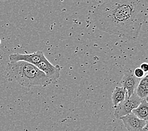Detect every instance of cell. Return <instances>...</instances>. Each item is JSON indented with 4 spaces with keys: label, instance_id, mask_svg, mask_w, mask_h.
Wrapping results in <instances>:
<instances>
[{
    "label": "cell",
    "instance_id": "6da1fadb",
    "mask_svg": "<svg viewBox=\"0 0 148 131\" xmlns=\"http://www.w3.org/2000/svg\"><path fill=\"white\" fill-rule=\"evenodd\" d=\"M147 0L105 1L93 12V22L98 29L120 37L135 40L147 20Z\"/></svg>",
    "mask_w": 148,
    "mask_h": 131
},
{
    "label": "cell",
    "instance_id": "7a4b0ae2",
    "mask_svg": "<svg viewBox=\"0 0 148 131\" xmlns=\"http://www.w3.org/2000/svg\"><path fill=\"white\" fill-rule=\"evenodd\" d=\"M5 77L8 81H15L20 85L27 88L34 86L45 87L52 83L36 66L23 61L9 62L6 68Z\"/></svg>",
    "mask_w": 148,
    "mask_h": 131
},
{
    "label": "cell",
    "instance_id": "3957f363",
    "mask_svg": "<svg viewBox=\"0 0 148 131\" xmlns=\"http://www.w3.org/2000/svg\"><path fill=\"white\" fill-rule=\"evenodd\" d=\"M140 99L134 92L130 97L126 94L124 100L116 106L114 116L116 119H121L123 117L130 114L134 109L136 108L141 102Z\"/></svg>",
    "mask_w": 148,
    "mask_h": 131
},
{
    "label": "cell",
    "instance_id": "277c9868",
    "mask_svg": "<svg viewBox=\"0 0 148 131\" xmlns=\"http://www.w3.org/2000/svg\"><path fill=\"white\" fill-rule=\"evenodd\" d=\"M36 67L45 74L51 82H55L59 78L61 68L59 66L52 65L45 56L37 64Z\"/></svg>",
    "mask_w": 148,
    "mask_h": 131
},
{
    "label": "cell",
    "instance_id": "5b68a950",
    "mask_svg": "<svg viewBox=\"0 0 148 131\" xmlns=\"http://www.w3.org/2000/svg\"><path fill=\"white\" fill-rule=\"evenodd\" d=\"M45 57L44 53L41 51H38L32 54H13L9 56L10 62H16L23 61L28 62L34 66H37V64Z\"/></svg>",
    "mask_w": 148,
    "mask_h": 131
},
{
    "label": "cell",
    "instance_id": "8992f818",
    "mask_svg": "<svg viewBox=\"0 0 148 131\" xmlns=\"http://www.w3.org/2000/svg\"><path fill=\"white\" fill-rule=\"evenodd\" d=\"M139 81L140 79L134 76L132 70L129 69L125 72L121 80V84L122 86V87L125 89L128 97H130L134 93Z\"/></svg>",
    "mask_w": 148,
    "mask_h": 131
},
{
    "label": "cell",
    "instance_id": "52a82bcc",
    "mask_svg": "<svg viewBox=\"0 0 148 131\" xmlns=\"http://www.w3.org/2000/svg\"><path fill=\"white\" fill-rule=\"evenodd\" d=\"M128 131H140L147 124V122L137 118L133 114L127 115L121 118Z\"/></svg>",
    "mask_w": 148,
    "mask_h": 131
},
{
    "label": "cell",
    "instance_id": "ba28073f",
    "mask_svg": "<svg viewBox=\"0 0 148 131\" xmlns=\"http://www.w3.org/2000/svg\"><path fill=\"white\" fill-rule=\"evenodd\" d=\"M136 94L141 100H147L148 95V75L146 74L142 79H140L137 85L136 91Z\"/></svg>",
    "mask_w": 148,
    "mask_h": 131
},
{
    "label": "cell",
    "instance_id": "9c48e42d",
    "mask_svg": "<svg viewBox=\"0 0 148 131\" xmlns=\"http://www.w3.org/2000/svg\"><path fill=\"white\" fill-rule=\"evenodd\" d=\"M132 114L140 120L147 122L148 117V104L147 100H143L139 105L132 111Z\"/></svg>",
    "mask_w": 148,
    "mask_h": 131
},
{
    "label": "cell",
    "instance_id": "30bf717a",
    "mask_svg": "<svg viewBox=\"0 0 148 131\" xmlns=\"http://www.w3.org/2000/svg\"><path fill=\"white\" fill-rule=\"evenodd\" d=\"M127 91L124 88L117 86L112 94V101L114 107L124 100Z\"/></svg>",
    "mask_w": 148,
    "mask_h": 131
},
{
    "label": "cell",
    "instance_id": "8fae6325",
    "mask_svg": "<svg viewBox=\"0 0 148 131\" xmlns=\"http://www.w3.org/2000/svg\"><path fill=\"white\" fill-rule=\"evenodd\" d=\"M133 72L134 76L139 79H142L145 76V73H144L140 68H136Z\"/></svg>",
    "mask_w": 148,
    "mask_h": 131
},
{
    "label": "cell",
    "instance_id": "7c38bea8",
    "mask_svg": "<svg viewBox=\"0 0 148 131\" xmlns=\"http://www.w3.org/2000/svg\"><path fill=\"white\" fill-rule=\"evenodd\" d=\"M140 68L141 69L144 73H147L148 71V64L146 62H144V63L141 64Z\"/></svg>",
    "mask_w": 148,
    "mask_h": 131
},
{
    "label": "cell",
    "instance_id": "4fadbf2b",
    "mask_svg": "<svg viewBox=\"0 0 148 131\" xmlns=\"http://www.w3.org/2000/svg\"><path fill=\"white\" fill-rule=\"evenodd\" d=\"M140 131H148L147 130V124L146 126H144L143 128L141 130H140Z\"/></svg>",
    "mask_w": 148,
    "mask_h": 131
},
{
    "label": "cell",
    "instance_id": "5bb4252c",
    "mask_svg": "<svg viewBox=\"0 0 148 131\" xmlns=\"http://www.w3.org/2000/svg\"><path fill=\"white\" fill-rule=\"evenodd\" d=\"M0 43H1V40H0Z\"/></svg>",
    "mask_w": 148,
    "mask_h": 131
}]
</instances>
